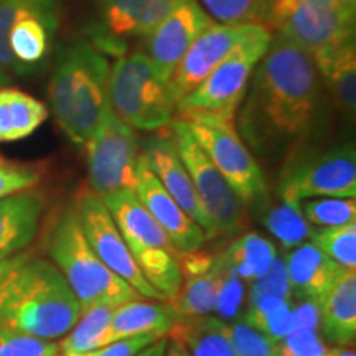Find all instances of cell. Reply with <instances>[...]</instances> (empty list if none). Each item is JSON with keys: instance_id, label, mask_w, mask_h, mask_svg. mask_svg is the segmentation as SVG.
Wrapping results in <instances>:
<instances>
[{"instance_id": "obj_1", "label": "cell", "mask_w": 356, "mask_h": 356, "mask_svg": "<svg viewBox=\"0 0 356 356\" xmlns=\"http://www.w3.org/2000/svg\"><path fill=\"white\" fill-rule=\"evenodd\" d=\"M325 101L312 56L277 35L252 71L238 127L257 152H280L314 131L322 121Z\"/></svg>"}, {"instance_id": "obj_2", "label": "cell", "mask_w": 356, "mask_h": 356, "mask_svg": "<svg viewBox=\"0 0 356 356\" xmlns=\"http://www.w3.org/2000/svg\"><path fill=\"white\" fill-rule=\"evenodd\" d=\"M79 315L78 299L51 261L29 257L0 286V327L55 341Z\"/></svg>"}, {"instance_id": "obj_3", "label": "cell", "mask_w": 356, "mask_h": 356, "mask_svg": "<svg viewBox=\"0 0 356 356\" xmlns=\"http://www.w3.org/2000/svg\"><path fill=\"white\" fill-rule=\"evenodd\" d=\"M111 66L88 40L58 50L48 97L58 126L76 147H84L109 106Z\"/></svg>"}, {"instance_id": "obj_4", "label": "cell", "mask_w": 356, "mask_h": 356, "mask_svg": "<svg viewBox=\"0 0 356 356\" xmlns=\"http://www.w3.org/2000/svg\"><path fill=\"white\" fill-rule=\"evenodd\" d=\"M47 251L78 299L81 312L96 305L115 307L142 299L95 254L83 233L74 203L66 204L53 218Z\"/></svg>"}, {"instance_id": "obj_5", "label": "cell", "mask_w": 356, "mask_h": 356, "mask_svg": "<svg viewBox=\"0 0 356 356\" xmlns=\"http://www.w3.org/2000/svg\"><path fill=\"white\" fill-rule=\"evenodd\" d=\"M147 282L163 300H172L181 284L178 251L168 234L140 203L134 190L102 198Z\"/></svg>"}, {"instance_id": "obj_6", "label": "cell", "mask_w": 356, "mask_h": 356, "mask_svg": "<svg viewBox=\"0 0 356 356\" xmlns=\"http://www.w3.org/2000/svg\"><path fill=\"white\" fill-rule=\"evenodd\" d=\"M273 35L267 26L239 44L231 55L175 106L181 121H228L236 113L257 63L269 50Z\"/></svg>"}, {"instance_id": "obj_7", "label": "cell", "mask_w": 356, "mask_h": 356, "mask_svg": "<svg viewBox=\"0 0 356 356\" xmlns=\"http://www.w3.org/2000/svg\"><path fill=\"white\" fill-rule=\"evenodd\" d=\"M111 111L132 129L163 131L175 114L168 83L162 81L144 51L118 58L109 76Z\"/></svg>"}, {"instance_id": "obj_8", "label": "cell", "mask_w": 356, "mask_h": 356, "mask_svg": "<svg viewBox=\"0 0 356 356\" xmlns=\"http://www.w3.org/2000/svg\"><path fill=\"white\" fill-rule=\"evenodd\" d=\"M355 15L340 0H274L266 24L314 58L355 37Z\"/></svg>"}, {"instance_id": "obj_9", "label": "cell", "mask_w": 356, "mask_h": 356, "mask_svg": "<svg viewBox=\"0 0 356 356\" xmlns=\"http://www.w3.org/2000/svg\"><path fill=\"white\" fill-rule=\"evenodd\" d=\"M279 195L282 202L289 203H300L317 197L355 198V147L345 144L297 155L282 172Z\"/></svg>"}, {"instance_id": "obj_10", "label": "cell", "mask_w": 356, "mask_h": 356, "mask_svg": "<svg viewBox=\"0 0 356 356\" xmlns=\"http://www.w3.org/2000/svg\"><path fill=\"white\" fill-rule=\"evenodd\" d=\"M89 188L101 198L134 190L139 160V139L134 129L108 111L84 144Z\"/></svg>"}, {"instance_id": "obj_11", "label": "cell", "mask_w": 356, "mask_h": 356, "mask_svg": "<svg viewBox=\"0 0 356 356\" xmlns=\"http://www.w3.org/2000/svg\"><path fill=\"white\" fill-rule=\"evenodd\" d=\"M170 131L175 139L178 154L184 160L186 172L191 178L195 193L208 220L211 221L215 234H234L243 228V203L228 185L225 177L198 144L188 124L181 119H173Z\"/></svg>"}, {"instance_id": "obj_12", "label": "cell", "mask_w": 356, "mask_h": 356, "mask_svg": "<svg viewBox=\"0 0 356 356\" xmlns=\"http://www.w3.org/2000/svg\"><path fill=\"white\" fill-rule=\"evenodd\" d=\"M215 167L234 190L241 203H257L267 197V181L249 152L234 122L185 121Z\"/></svg>"}, {"instance_id": "obj_13", "label": "cell", "mask_w": 356, "mask_h": 356, "mask_svg": "<svg viewBox=\"0 0 356 356\" xmlns=\"http://www.w3.org/2000/svg\"><path fill=\"white\" fill-rule=\"evenodd\" d=\"M79 222L89 246L109 270L127 282L142 299L163 300L160 293L144 279L126 241L99 195L83 188L74 198Z\"/></svg>"}, {"instance_id": "obj_14", "label": "cell", "mask_w": 356, "mask_h": 356, "mask_svg": "<svg viewBox=\"0 0 356 356\" xmlns=\"http://www.w3.org/2000/svg\"><path fill=\"white\" fill-rule=\"evenodd\" d=\"M92 44L104 55H126L127 40L147 38L185 0H96Z\"/></svg>"}, {"instance_id": "obj_15", "label": "cell", "mask_w": 356, "mask_h": 356, "mask_svg": "<svg viewBox=\"0 0 356 356\" xmlns=\"http://www.w3.org/2000/svg\"><path fill=\"white\" fill-rule=\"evenodd\" d=\"M262 26L266 25L213 24L210 29L204 30L181 58L168 81V89L175 106L188 96L239 44L254 37Z\"/></svg>"}, {"instance_id": "obj_16", "label": "cell", "mask_w": 356, "mask_h": 356, "mask_svg": "<svg viewBox=\"0 0 356 356\" xmlns=\"http://www.w3.org/2000/svg\"><path fill=\"white\" fill-rule=\"evenodd\" d=\"M215 20L198 0H185L145 38V55L162 81H170L173 71L200 35Z\"/></svg>"}, {"instance_id": "obj_17", "label": "cell", "mask_w": 356, "mask_h": 356, "mask_svg": "<svg viewBox=\"0 0 356 356\" xmlns=\"http://www.w3.org/2000/svg\"><path fill=\"white\" fill-rule=\"evenodd\" d=\"M165 132H159L152 139H147L144 145L145 162L150 170L157 177L167 193L175 200L178 207L188 215L204 231L207 238H216L211 221L200 204L197 193H195L191 178L186 172V167L178 154L175 139L170 131V126L163 129Z\"/></svg>"}, {"instance_id": "obj_18", "label": "cell", "mask_w": 356, "mask_h": 356, "mask_svg": "<svg viewBox=\"0 0 356 356\" xmlns=\"http://www.w3.org/2000/svg\"><path fill=\"white\" fill-rule=\"evenodd\" d=\"M134 193L154 216V220L162 226L178 252L198 251L208 239L204 231L167 193L142 154L137 160Z\"/></svg>"}, {"instance_id": "obj_19", "label": "cell", "mask_w": 356, "mask_h": 356, "mask_svg": "<svg viewBox=\"0 0 356 356\" xmlns=\"http://www.w3.org/2000/svg\"><path fill=\"white\" fill-rule=\"evenodd\" d=\"M58 29V13L53 0H29L8 32V48L24 74L33 73L50 53Z\"/></svg>"}, {"instance_id": "obj_20", "label": "cell", "mask_w": 356, "mask_h": 356, "mask_svg": "<svg viewBox=\"0 0 356 356\" xmlns=\"http://www.w3.org/2000/svg\"><path fill=\"white\" fill-rule=\"evenodd\" d=\"M181 284L168 304L178 318H193L213 315L216 293L215 256L198 251L178 252Z\"/></svg>"}, {"instance_id": "obj_21", "label": "cell", "mask_w": 356, "mask_h": 356, "mask_svg": "<svg viewBox=\"0 0 356 356\" xmlns=\"http://www.w3.org/2000/svg\"><path fill=\"white\" fill-rule=\"evenodd\" d=\"M44 211V197L26 190L0 200V259L15 256L33 241Z\"/></svg>"}, {"instance_id": "obj_22", "label": "cell", "mask_w": 356, "mask_h": 356, "mask_svg": "<svg viewBox=\"0 0 356 356\" xmlns=\"http://www.w3.org/2000/svg\"><path fill=\"white\" fill-rule=\"evenodd\" d=\"M177 320V314L167 300L136 299L115 305L106 345L140 335L167 338L175 327Z\"/></svg>"}, {"instance_id": "obj_23", "label": "cell", "mask_w": 356, "mask_h": 356, "mask_svg": "<svg viewBox=\"0 0 356 356\" xmlns=\"http://www.w3.org/2000/svg\"><path fill=\"white\" fill-rule=\"evenodd\" d=\"M292 296L299 300H320L345 267L337 264L312 243L293 248L286 259Z\"/></svg>"}, {"instance_id": "obj_24", "label": "cell", "mask_w": 356, "mask_h": 356, "mask_svg": "<svg viewBox=\"0 0 356 356\" xmlns=\"http://www.w3.org/2000/svg\"><path fill=\"white\" fill-rule=\"evenodd\" d=\"M320 330L333 343L348 346L356 337V269H343L318 300Z\"/></svg>"}, {"instance_id": "obj_25", "label": "cell", "mask_w": 356, "mask_h": 356, "mask_svg": "<svg viewBox=\"0 0 356 356\" xmlns=\"http://www.w3.org/2000/svg\"><path fill=\"white\" fill-rule=\"evenodd\" d=\"M314 63L323 86L332 92L335 106L346 118H355L356 109V47L355 37L315 55Z\"/></svg>"}, {"instance_id": "obj_26", "label": "cell", "mask_w": 356, "mask_h": 356, "mask_svg": "<svg viewBox=\"0 0 356 356\" xmlns=\"http://www.w3.org/2000/svg\"><path fill=\"white\" fill-rule=\"evenodd\" d=\"M48 118V108L37 97L15 88H0V142L26 139Z\"/></svg>"}, {"instance_id": "obj_27", "label": "cell", "mask_w": 356, "mask_h": 356, "mask_svg": "<svg viewBox=\"0 0 356 356\" xmlns=\"http://www.w3.org/2000/svg\"><path fill=\"white\" fill-rule=\"evenodd\" d=\"M168 337L180 338L190 356H234L228 323L215 315L178 318Z\"/></svg>"}, {"instance_id": "obj_28", "label": "cell", "mask_w": 356, "mask_h": 356, "mask_svg": "<svg viewBox=\"0 0 356 356\" xmlns=\"http://www.w3.org/2000/svg\"><path fill=\"white\" fill-rule=\"evenodd\" d=\"M221 254L238 277L246 284L259 279L277 257L274 244L257 233L239 236Z\"/></svg>"}, {"instance_id": "obj_29", "label": "cell", "mask_w": 356, "mask_h": 356, "mask_svg": "<svg viewBox=\"0 0 356 356\" xmlns=\"http://www.w3.org/2000/svg\"><path fill=\"white\" fill-rule=\"evenodd\" d=\"M113 305H96L81 312L76 323L58 343V355L84 353L106 345L109 323L113 318Z\"/></svg>"}, {"instance_id": "obj_30", "label": "cell", "mask_w": 356, "mask_h": 356, "mask_svg": "<svg viewBox=\"0 0 356 356\" xmlns=\"http://www.w3.org/2000/svg\"><path fill=\"white\" fill-rule=\"evenodd\" d=\"M243 320L273 341H279L293 330L292 300L269 296L249 302Z\"/></svg>"}, {"instance_id": "obj_31", "label": "cell", "mask_w": 356, "mask_h": 356, "mask_svg": "<svg viewBox=\"0 0 356 356\" xmlns=\"http://www.w3.org/2000/svg\"><path fill=\"white\" fill-rule=\"evenodd\" d=\"M216 262V293L213 314L225 323H233L243 320L248 304L246 282L238 277V274L228 266L225 257L215 254Z\"/></svg>"}, {"instance_id": "obj_32", "label": "cell", "mask_w": 356, "mask_h": 356, "mask_svg": "<svg viewBox=\"0 0 356 356\" xmlns=\"http://www.w3.org/2000/svg\"><path fill=\"white\" fill-rule=\"evenodd\" d=\"M213 20L226 25H266L274 0H198Z\"/></svg>"}, {"instance_id": "obj_33", "label": "cell", "mask_w": 356, "mask_h": 356, "mask_svg": "<svg viewBox=\"0 0 356 356\" xmlns=\"http://www.w3.org/2000/svg\"><path fill=\"white\" fill-rule=\"evenodd\" d=\"M264 225L287 249L304 244L314 231L310 228V222L302 215L300 204L289 202L270 208L264 216Z\"/></svg>"}, {"instance_id": "obj_34", "label": "cell", "mask_w": 356, "mask_h": 356, "mask_svg": "<svg viewBox=\"0 0 356 356\" xmlns=\"http://www.w3.org/2000/svg\"><path fill=\"white\" fill-rule=\"evenodd\" d=\"M312 244L345 269H356V221L312 231Z\"/></svg>"}, {"instance_id": "obj_35", "label": "cell", "mask_w": 356, "mask_h": 356, "mask_svg": "<svg viewBox=\"0 0 356 356\" xmlns=\"http://www.w3.org/2000/svg\"><path fill=\"white\" fill-rule=\"evenodd\" d=\"M302 215L318 228H335L356 221L355 198H322L300 202Z\"/></svg>"}, {"instance_id": "obj_36", "label": "cell", "mask_w": 356, "mask_h": 356, "mask_svg": "<svg viewBox=\"0 0 356 356\" xmlns=\"http://www.w3.org/2000/svg\"><path fill=\"white\" fill-rule=\"evenodd\" d=\"M42 180V170L32 163L0 157V200L33 190Z\"/></svg>"}, {"instance_id": "obj_37", "label": "cell", "mask_w": 356, "mask_h": 356, "mask_svg": "<svg viewBox=\"0 0 356 356\" xmlns=\"http://www.w3.org/2000/svg\"><path fill=\"white\" fill-rule=\"evenodd\" d=\"M228 328L234 356H277V341L249 327L244 320L228 323Z\"/></svg>"}, {"instance_id": "obj_38", "label": "cell", "mask_w": 356, "mask_h": 356, "mask_svg": "<svg viewBox=\"0 0 356 356\" xmlns=\"http://www.w3.org/2000/svg\"><path fill=\"white\" fill-rule=\"evenodd\" d=\"M58 343L0 327V356H56Z\"/></svg>"}, {"instance_id": "obj_39", "label": "cell", "mask_w": 356, "mask_h": 356, "mask_svg": "<svg viewBox=\"0 0 356 356\" xmlns=\"http://www.w3.org/2000/svg\"><path fill=\"white\" fill-rule=\"evenodd\" d=\"M248 291V304L249 302H256L262 299V297H282V299L293 300L291 282L287 277V269H286V261L282 257H275L273 264L259 279H256L254 282L249 284Z\"/></svg>"}, {"instance_id": "obj_40", "label": "cell", "mask_w": 356, "mask_h": 356, "mask_svg": "<svg viewBox=\"0 0 356 356\" xmlns=\"http://www.w3.org/2000/svg\"><path fill=\"white\" fill-rule=\"evenodd\" d=\"M26 3L29 0H0V68L17 74H24V70L8 48V32Z\"/></svg>"}, {"instance_id": "obj_41", "label": "cell", "mask_w": 356, "mask_h": 356, "mask_svg": "<svg viewBox=\"0 0 356 356\" xmlns=\"http://www.w3.org/2000/svg\"><path fill=\"white\" fill-rule=\"evenodd\" d=\"M327 348L320 332L292 330L277 341V356H323Z\"/></svg>"}, {"instance_id": "obj_42", "label": "cell", "mask_w": 356, "mask_h": 356, "mask_svg": "<svg viewBox=\"0 0 356 356\" xmlns=\"http://www.w3.org/2000/svg\"><path fill=\"white\" fill-rule=\"evenodd\" d=\"M160 338L154 335H140V337H132L126 338V340L114 341L108 346H102V348H96L91 351H84V353H73V355H56V356H137L140 351L149 348L150 345Z\"/></svg>"}, {"instance_id": "obj_43", "label": "cell", "mask_w": 356, "mask_h": 356, "mask_svg": "<svg viewBox=\"0 0 356 356\" xmlns=\"http://www.w3.org/2000/svg\"><path fill=\"white\" fill-rule=\"evenodd\" d=\"M293 330H315L320 332V307L317 300H299L292 304Z\"/></svg>"}, {"instance_id": "obj_44", "label": "cell", "mask_w": 356, "mask_h": 356, "mask_svg": "<svg viewBox=\"0 0 356 356\" xmlns=\"http://www.w3.org/2000/svg\"><path fill=\"white\" fill-rule=\"evenodd\" d=\"M29 257H32V254H29V252H19V254L15 256L0 259V286H2L3 280H6L20 264H24Z\"/></svg>"}, {"instance_id": "obj_45", "label": "cell", "mask_w": 356, "mask_h": 356, "mask_svg": "<svg viewBox=\"0 0 356 356\" xmlns=\"http://www.w3.org/2000/svg\"><path fill=\"white\" fill-rule=\"evenodd\" d=\"M163 356H190L184 341L177 337H167Z\"/></svg>"}, {"instance_id": "obj_46", "label": "cell", "mask_w": 356, "mask_h": 356, "mask_svg": "<svg viewBox=\"0 0 356 356\" xmlns=\"http://www.w3.org/2000/svg\"><path fill=\"white\" fill-rule=\"evenodd\" d=\"M323 356H356L355 350L350 348V346H332V348H327Z\"/></svg>"}, {"instance_id": "obj_47", "label": "cell", "mask_w": 356, "mask_h": 356, "mask_svg": "<svg viewBox=\"0 0 356 356\" xmlns=\"http://www.w3.org/2000/svg\"><path fill=\"white\" fill-rule=\"evenodd\" d=\"M165 341L167 338H160L155 343L150 346L149 356H163V350H165Z\"/></svg>"}, {"instance_id": "obj_48", "label": "cell", "mask_w": 356, "mask_h": 356, "mask_svg": "<svg viewBox=\"0 0 356 356\" xmlns=\"http://www.w3.org/2000/svg\"><path fill=\"white\" fill-rule=\"evenodd\" d=\"M8 83H10V78H8V74L6 73V71L0 68V88H6Z\"/></svg>"}, {"instance_id": "obj_49", "label": "cell", "mask_w": 356, "mask_h": 356, "mask_svg": "<svg viewBox=\"0 0 356 356\" xmlns=\"http://www.w3.org/2000/svg\"><path fill=\"white\" fill-rule=\"evenodd\" d=\"M341 3H343L345 8H348L350 12L356 13V0H340Z\"/></svg>"}, {"instance_id": "obj_50", "label": "cell", "mask_w": 356, "mask_h": 356, "mask_svg": "<svg viewBox=\"0 0 356 356\" xmlns=\"http://www.w3.org/2000/svg\"><path fill=\"white\" fill-rule=\"evenodd\" d=\"M152 345H154V343H152ZM152 345H150V346H152ZM150 346H149V348H145L144 351H140V353L137 355V356H149V353H150Z\"/></svg>"}]
</instances>
